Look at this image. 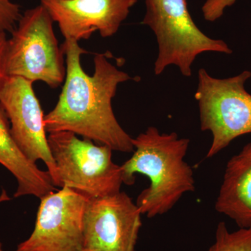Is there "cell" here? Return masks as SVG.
<instances>
[{
    "label": "cell",
    "instance_id": "6da1fadb",
    "mask_svg": "<svg viewBox=\"0 0 251 251\" xmlns=\"http://www.w3.org/2000/svg\"><path fill=\"white\" fill-rule=\"evenodd\" d=\"M62 49L65 81L55 106L44 115L46 131L72 132L112 151H133V138L117 121L112 105L118 86L132 77L110 61V52L95 54L94 74L89 75L80 62L87 51L78 41L65 39Z\"/></svg>",
    "mask_w": 251,
    "mask_h": 251
},
{
    "label": "cell",
    "instance_id": "7a4b0ae2",
    "mask_svg": "<svg viewBox=\"0 0 251 251\" xmlns=\"http://www.w3.org/2000/svg\"><path fill=\"white\" fill-rule=\"evenodd\" d=\"M190 142L175 132L161 133L154 126L133 138V154L121 166L122 179L128 186L134 184L137 174L150 180L135 202L142 214L150 219L163 215L196 189L192 168L185 161Z\"/></svg>",
    "mask_w": 251,
    "mask_h": 251
},
{
    "label": "cell",
    "instance_id": "3957f363",
    "mask_svg": "<svg viewBox=\"0 0 251 251\" xmlns=\"http://www.w3.org/2000/svg\"><path fill=\"white\" fill-rule=\"evenodd\" d=\"M145 5L146 13L141 24L148 26L156 36V75L174 65L184 76L190 77L193 63L203 52L232 53L224 41L209 37L198 28L188 11L186 0H145Z\"/></svg>",
    "mask_w": 251,
    "mask_h": 251
},
{
    "label": "cell",
    "instance_id": "277c9868",
    "mask_svg": "<svg viewBox=\"0 0 251 251\" xmlns=\"http://www.w3.org/2000/svg\"><path fill=\"white\" fill-rule=\"evenodd\" d=\"M48 141L57 168V187L71 188L89 199L121 191L122 168L112 160V149L69 131L50 133Z\"/></svg>",
    "mask_w": 251,
    "mask_h": 251
},
{
    "label": "cell",
    "instance_id": "5b68a950",
    "mask_svg": "<svg viewBox=\"0 0 251 251\" xmlns=\"http://www.w3.org/2000/svg\"><path fill=\"white\" fill-rule=\"evenodd\" d=\"M8 39L7 76L23 77L34 83L42 81L57 88L65 80L64 52L53 30L54 21L40 4L28 9Z\"/></svg>",
    "mask_w": 251,
    "mask_h": 251
},
{
    "label": "cell",
    "instance_id": "8992f818",
    "mask_svg": "<svg viewBox=\"0 0 251 251\" xmlns=\"http://www.w3.org/2000/svg\"><path fill=\"white\" fill-rule=\"evenodd\" d=\"M250 71L235 76L216 78L205 69L198 71L195 93L202 131L210 132L212 140L206 158H212L242 135L251 133V94L246 82Z\"/></svg>",
    "mask_w": 251,
    "mask_h": 251
},
{
    "label": "cell",
    "instance_id": "52a82bcc",
    "mask_svg": "<svg viewBox=\"0 0 251 251\" xmlns=\"http://www.w3.org/2000/svg\"><path fill=\"white\" fill-rule=\"evenodd\" d=\"M89 198L67 187L41 198L32 233L16 251H82Z\"/></svg>",
    "mask_w": 251,
    "mask_h": 251
},
{
    "label": "cell",
    "instance_id": "ba28073f",
    "mask_svg": "<svg viewBox=\"0 0 251 251\" xmlns=\"http://www.w3.org/2000/svg\"><path fill=\"white\" fill-rule=\"evenodd\" d=\"M0 105L9 117L11 135L23 153L36 163L42 161L57 187V168L46 136L44 115L33 89V82L7 76L0 90Z\"/></svg>",
    "mask_w": 251,
    "mask_h": 251
},
{
    "label": "cell",
    "instance_id": "9c48e42d",
    "mask_svg": "<svg viewBox=\"0 0 251 251\" xmlns=\"http://www.w3.org/2000/svg\"><path fill=\"white\" fill-rule=\"evenodd\" d=\"M143 214L120 191L88 199L84 216V248L91 251H135Z\"/></svg>",
    "mask_w": 251,
    "mask_h": 251
},
{
    "label": "cell",
    "instance_id": "30bf717a",
    "mask_svg": "<svg viewBox=\"0 0 251 251\" xmlns=\"http://www.w3.org/2000/svg\"><path fill=\"white\" fill-rule=\"evenodd\" d=\"M65 39H89L98 31L111 37L138 0H40Z\"/></svg>",
    "mask_w": 251,
    "mask_h": 251
},
{
    "label": "cell",
    "instance_id": "8fae6325",
    "mask_svg": "<svg viewBox=\"0 0 251 251\" xmlns=\"http://www.w3.org/2000/svg\"><path fill=\"white\" fill-rule=\"evenodd\" d=\"M215 209L239 228L251 227V142L227 162Z\"/></svg>",
    "mask_w": 251,
    "mask_h": 251
},
{
    "label": "cell",
    "instance_id": "7c38bea8",
    "mask_svg": "<svg viewBox=\"0 0 251 251\" xmlns=\"http://www.w3.org/2000/svg\"><path fill=\"white\" fill-rule=\"evenodd\" d=\"M4 110L0 105V164L16 178V198L33 196L41 199L57 190L49 172L38 168L15 141Z\"/></svg>",
    "mask_w": 251,
    "mask_h": 251
},
{
    "label": "cell",
    "instance_id": "4fadbf2b",
    "mask_svg": "<svg viewBox=\"0 0 251 251\" xmlns=\"http://www.w3.org/2000/svg\"><path fill=\"white\" fill-rule=\"evenodd\" d=\"M207 251H251V227L230 232L226 223L220 222L215 241Z\"/></svg>",
    "mask_w": 251,
    "mask_h": 251
},
{
    "label": "cell",
    "instance_id": "5bb4252c",
    "mask_svg": "<svg viewBox=\"0 0 251 251\" xmlns=\"http://www.w3.org/2000/svg\"><path fill=\"white\" fill-rule=\"evenodd\" d=\"M21 16L17 4L11 0H0V31L12 32Z\"/></svg>",
    "mask_w": 251,
    "mask_h": 251
},
{
    "label": "cell",
    "instance_id": "9a60e30c",
    "mask_svg": "<svg viewBox=\"0 0 251 251\" xmlns=\"http://www.w3.org/2000/svg\"><path fill=\"white\" fill-rule=\"evenodd\" d=\"M237 0H206L202 7L203 17L208 22H215L222 17L225 10L230 7Z\"/></svg>",
    "mask_w": 251,
    "mask_h": 251
},
{
    "label": "cell",
    "instance_id": "2e32d148",
    "mask_svg": "<svg viewBox=\"0 0 251 251\" xmlns=\"http://www.w3.org/2000/svg\"><path fill=\"white\" fill-rule=\"evenodd\" d=\"M8 39H6V32L0 31V90L4 85L7 75L6 73V48H7Z\"/></svg>",
    "mask_w": 251,
    "mask_h": 251
},
{
    "label": "cell",
    "instance_id": "e0dca14e",
    "mask_svg": "<svg viewBox=\"0 0 251 251\" xmlns=\"http://www.w3.org/2000/svg\"><path fill=\"white\" fill-rule=\"evenodd\" d=\"M10 198L8 197L7 194H6V191H3L1 196H0V202H3V201H9Z\"/></svg>",
    "mask_w": 251,
    "mask_h": 251
},
{
    "label": "cell",
    "instance_id": "ac0fdd59",
    "mask_svg": "<svg viewBox=\"0 0 251 251\" xmlns=\"http://www.w3.org/2000/svg\"><path fill=\"white\" fill-rule=\"evenodd\" d=\"M0 251H4L2 250V249H1V244H0ZM82 251H91L86 250V249H84V250Z\"/></svg>",
    "mask_w": 251,
    "mask_h": 251
}]
</instances>
